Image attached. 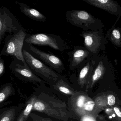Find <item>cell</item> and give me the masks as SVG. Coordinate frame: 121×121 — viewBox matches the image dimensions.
Masks as SVG:
<instances>
[{"label":"cell","instance_id":"18","mask_svg":"<svg viewBox=\"0 0 121 121\" xmlns=\"http://www.w3.org/2000/svg\"><path fill=\"white\" fill-rule=\"evenodd\" d=\"M17 110L16 107L1 109L0 114V121H14Z\"/></svg>","mask_w":121,"mask_h":121},{"label":"cell","instance_id":"2","mask_svg":"<svg viewBox=\"0 0 121 121\" xmlns=\"http://www.w3.org/2000/svg\"><path fill=\"white\" fill-rule=\"evenodd\" d=\"M66 18L68 22L83 31L101 30L104 27L100 20L85 10H68L66 13Z\"/></svg>","mask_w":121,"mask_h":121},{"label":"cell","instance_id":"3","mask_svg":"<svg viewBox=\"0 0 121 121\" xmlns=\"http://www.w3.org/2000/svg\"><path fill=\"white\" fill-rule=\"evenodd\" d=\"M23 54L27 64L35 75L49 84L54 85L57 82L60 75L26 50L23 49Z\"/></svg>","mask_w":121,"mask_h":121},{"label":"cell","instance_id":"24","mask_svg":"<svg viewBox=\"0 0 121 121\" xmlns=\"http://www.w3.org/2000/svg\"><path fill=\"white\" fill-rule=\"evenodd\" d=\"M81 121H96L93 117L90 116L85 115L82 117L81 119Z\"/></svg>","mask_w":121,"mask_h":121},{"label":"cell","instance_id":"16","mask_svg":"<svg viewBox=\"0 0 121 121\" xmlns=\"http://www.w3.org/2000/svg\"><path fill=\"white\" fill-rule=\"evenodd\" d=\"M51 85L55 89L65 95L72 96L75 93L73 89L66 81L65 78L61 75L57 82Z\"/></svg>","mask_w":121,"mask_h":121},{"label":"cell","instance_id":"23","mask_svg":"<svg viewBox=\"0 0 121 121\" xmlns=\"http://www.w3.org/2000/svg\"><path fill=\"white\" fill-rule=\"evenodd\" d=\"M108 104L110 106L114 105L115 103V97L113 95H110L107 97Z\"/></svg>","mask_w":121,"mask_h":121},{"label":"cell","instance_id":"5","mask_svg":"<svg viewBox=\"0 0 121 121\" xmlns=\"http://www.w3.org/2000/svg\"><path fill=\"white\" fill-rule=\"evenodd\" d=\"M79 35L84 39V47L93 55H99L105 50L108 42L103 29L82 31Z\"/></svg>","mask_w":121,"mask_h":121},{"label":"cell","instance_id":"21","mask_svg":"<svg viewBox=\"0 0 121 121\" xmlns=\"http://www.w3.org/2000/svg\"><path fill=\"white\" fill-rule=\"evenodd\" d=\"M95 105V102L92 100H87L84 105L83 111L86 112H91L93 110Z\"/></svg>","mask_w":121,"mask_h":121},{"label":"cell","instance_id":"14","mask_svg":"<svg viewBox=\"0 0 121 121\" xmlns=\"http://www.w3.org/2000/svg\"><path fill=\"white\" fill-rule=\"evenodd\" d=\"M117 22L106 32V38L109 39L115 46L121 47V28L116 27Z\"/></svg>","mask_w":121,"mask_h":121},{"label":"cell","instance_id":"7","mask_svg":"<svg viewBox=\"0 0 121 121\" xmlns=\"http://www.w3.org/2000/svg\"><path fill=\"white\" fill-rule=\"evenodd\" d=\"M25 31L11 11L6 7L0 8V44L7 32L10 34Z\"/></svg>","mask_w":121,"mask_h":121},{"label":"cell","instance_id":"12","mask_svg":"<svg viewBox=\"0 0 121 121\" xmlns=\"http://www.w3.org/2000/svg\"><path fill=\"white\" fill-rule=\"evenodd\" d=\"M15 3L18 5L21 12L26 17L35 21L44 22L47 17L40 12L35 8H30L26 4L16 1Z\"/></svg>","mask_w":121,"mask_h":121},{"label":"cell","instance_id":"19","mask_svg":"<svg viewBox=\"0 0 121 121\" xmlns=\"http://www.w3.org/2000/svg\"><path fill=\"white\" fill-rule=\"evenodd\" d=\"M13 91V87L11 83L4 85L1 87L0 91V103H2L10 95H11Z\"/></svg>","mask_w":121,"mask_h":121},{"label":"cell","instance_id":"22","mask_svg":"<svg viewBox=\"0 0 121 121\" xmlns=\"http://www.w3.org/2000/svg\"><path fill=\"white\" fill-rule=\"evenodd\" d=\"M5 72V66L4 59L0 56V76H2Z\"/></svg>","mask_w":121,"mask_h":121},{"label":"cell","instance_id":"10","mask_svg":"<svg viewBox=\"0 0 121 121\" xmlns=\"http://www.w3.org/2000/svg\"><path fill=\"white\" fill-rule=\"evenodd\" d=\"M68 54L69 69L71 70L81 68L94 56L85 47L81 46L74 47Z\"/></svg>","mask_w":121,"mask_h":121},{"label":"cell","instance_id":"6","mask_svg":"<svg viewBox=\"0 0 121 121\" xmlns=\"http://www.w3.org/2000/svg\"><path fill=\"white\" fill-rule=\"evenodd\" d=\"M25 42L30 45L48 46L59 51H63L65 49L64 40L60 37L53 34L37 33L27 35Z\"/></svg>","mask_w":121,"mask_h":121},{"label":"cell","instance_id":"15","mask_svg":"<svg viewBox=\"0 0 121 121\" xmlns=\"http://www.w3.org/2000/svg\"><path fill=\"white\" fill-rule=\"evenodd\" d=\"M87 100V98L85 95L75 93L71 97L70 104L71 108L77 113L81 114L83 112V107Z\"/></svg>","mask_w":121,"mask_h":121},{"label":"cell","instance_id":"4","mask_svg":"<svg viewBox=\"0 0 121 121\" xmlns=\"http://www.w3.org/2000/svg\"><path fill=\"white\" fill-rule=\"evenodd\" d=\"M27 35L25 31H22L17 34L8 35L5 39L0 56H13L22 61L25 66H29L23 54L24 42Z\"/></svg>","mask_w":121,"mask_h":121},{"label":"cell","instance_id":"13","mask_svg":"<svg viewBox=\"0 0 121 121\" xmlns=\"http://www.w3.org/2000/svg\"><path fill=\"white\" fill-rule=\"evenodd\" d=\"M95 60L93 56L88 60L84 65L81 68L78 75V81L80 85L82 86L86 83H88L91 76L93 70Z\"/></svg>","mask_w":121,"mask_h":121},{"label":"cell","instance_id":"20","mask_svg":"<svg viewBox=\"0 0 121 121\" xmlns=\"http://www.w3.org/2000/svg\"><path fill=\"white\" fill-rule=\"evenodd\" d=\"M29 120L30 121H54L50 118L42 117L33 112H31L30 115Z\"/></svg>","mask_w":121,"mask_h":121},{"label":"cell","instance_id":"8","mask_svg":"<svg viewBox=\"0 0 121 121\" xmlns=\"http://www.w3.org/2000/svg\"><path fill=\"white\" fill-rule=\"evenodd\" d=\"M29 46L30 50L35 56L54 71L60 75L65 70L63 62L58 56L50 52H47L41 51L32 45L29 44Z\"/></svg>","mask_w":121,"mask_h":121},{"label":"cell","instance_id":"9","mask_svg":"<svg viewBox=\"0 0 121 121\" xmlns=\"http://www.w3.org/2000/svg\"><path fill=\"white\" fill-rule=\"evenodd\" d=\"M9 68L16 77L22 80L34 83L49 84L35 75L29 66H25L22 61L16 59L12 61Z\"/></svg>","mask_w":121,"mask_h":121},{"label":"cell","instance_id":"1","mask_svg":"<svg viewBox=\"0 0 121 121\" xmlns=\"http://www.w3.org/2000/svg\"><path fill=\"white\" fill-rule=\"evenodd\" d=\"M34 111L62 121H68L70 117L65 102L44 93L36 95L32 110Z\"/></svg>","mask_w":121,"mask_h":121},{"label":"cell","instance_id":"17","mask_svg":"<svg viewBox=\"0 0 121 121\" xmlns=\"http://www.w3.org/2000/svg\"><path fill=\"white\" fill-rule=\"evenodd\" d=\"M36 95L31 97L26 104V107L18 117L17 121H27L30 115L32 112Z\"/></svg>","mask_w":121,"mask_h":121},{"label":"cell","instance_id":"11","mask_svg":"<svg viewBox=\"0 0 121 121\" xmlns=\"http://www.w3.org/2000/svg\"><path fill=\"white\" fill-rule=\"evenodd\" d=\"M92 6L104 10L112 14L121 16V7L119 3L113 0H83Z\"/></svg>","mask_w":121,"mask_h":121},{"label":"cell","instance_id":"25","mask_svg":"<svg viewBox=\"0 0 121 121\" xmlns=\"http://www.w3.org/2000/svg\"><path fill=\"white\" fill-rule=\"evenodd\" d=\"M114 110L117 115L119 117H121V112L119 109L117 107H115L114 108Z\"/></svg>","mask_w":121,"mask_h":121}]
</instances>
